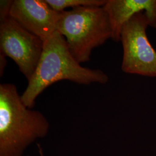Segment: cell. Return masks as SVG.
I'll return each mask as SVG.
<instances>
[{"label": "cell", "mask_w": 156, "mask_h": 156, "mask_svg": "<svg viewBox=\"0 0 156 156\" xmlns=\"http://www.w3.org/2000/svg\"><path fill=\"white\" fill-rule=\"evenodd\" d=\"M149 26L150 22L144 12L136 13L124 24L120 35L124 73L156 77V51L147 37Z\"/></svg>", "instance_id": "obj_4"}, {"label": "cell", "mask_w": 156, "mask_h": 156, "mask_svg": "<svg viewBox=\"0 0 156 156\" xmlns=\"http://www.w3.org/2000/svg\"><path fill=\"white\" fill-rule=\"evenodd\" d=\"M44 42L23 28L11 16L0 19V50L12 59L29 82L44 50Z\"/></svg>", "instance_id": "obj_5"}, {"label": "cell", "mask_w": 156, "mask_h": 156, "mask_svg": "<svg viewBox=\"0 0 156 156\" xmlns=\"http://www.w3.org/2000/svg\"><path fill=\"white\" fill-rule=\"evenodd\" d=\"M49 129L44 114L25 105L15 85L0 84V156H23Z\"/></svg>", "instance_id": "obj_2"}, {"label": "cell", "mask_w": 156, "mask_h": 156, "mask_svg": "<svg viewBox=\"0 0 156 156\" xmlns=\"http://www.w3.org/2000/svg\"><path fill=\"white\" fill-rule=\"evenodd\" d=\"M7 64V60L6 59V56L0 53V75L2 76L4 71V69Z\"/></svg>", "instance_id": "obj_10"}, {"label": "cell", "mask_w": 156, "mask_h": 156, "mask_svg": "<svg viewBox=\"0 0 156 156\" xmlns=\"http://www.w3.org/2000/svg\"><path fill=\"white\" fill-rule=\"evenodd\" d=\"M38 151H39V154H40V156H44V153H43V151H42V147H41V146L39 145L38 146Z\"/></svg>", "instance_id": "obj_11"}, {"label": "cell", "mask_w": 156, "mask_h": 156, "mask_svg": "<svg viewBox=\"0 0 156 156\" xmlns=\"http://www.w3.org/2000/svg\"><path fill=\"white\" fill-rule=\"evenodd\" d=\"M154 28H155L156 29V24L155 25V26H154Z\"/></svg>", "instance_id": "obj_12"}, {"label": "cell", "mask_w": 156, "mask_h": 156, "mask_svg": "<svg viewBox=\"0 0 156 156\" xmlns=\"http://www.w3.org/2000/svg\"><path fill=\"white\" fill-rule=\"evenodd\" d=\"M57 31L79 63L89 62L92 51L111 39L108 15L103 6H80L60 12Z\"/></svg>", "instance_id": "obj_3"}, {"label": "cell", "mask_w": 156, "mask_h": 156, "mask_svg": "<svg viewBox=\"0 0 156 156\" xmlns=\"http://www.w3.org/2000/svg\"><path fill=\"white\" fill-rule=\"evenodd\" d=\"M56 11H64L66 8L80 6H104L107 0H45Z\"/></svg>", "instance_id": "obj_8"}, {"label": "cell", "mask_w": 156, "mask_h": 156, "mask_svg": "<svg viewBox=\"0 0 156 156\" xmlns=\"http://www.w3.org/2000/svg\"><path fill=\"white\" fill-rule=\"evenodd\" d=\"M9 15L23 28L45 42L57 31L60 12L45 0H13Z\"/></svg>", "instance_id": "obj_6"}, {"label": "cell", "mask_w": 156, "mask_h": 156, "mask_svg": "<svg viewBox=\"0 0 156 156\" xmlns=\"http://www.w3.org/2000/svg\"><path fill=\"white\" fill-rule=\"evenodd\" d=\"M63 80L84 85L105 84L109 76L100 69L81 66L71 53L65 38L56 31L44 42L39 63L21 95L22 100L32 109L37 97L46 88Z\"/></svg>", "instance_id": "obj_1"}, {"label": "cell", "mask_w": 156, "mask_h": 156, "mask_svg": "<svg viewBox=\"0 0 156 156\" xmlns=\"http://www.w3.org/2000/svg\"><path fill=\"white\" fill-rule=\"evenodd\" d=\"M103 7L111 24V39L115 42L120 41L124 24L139 12H145L151 27L156 24V0H107Z\"/></svg>", "instance_id": "obj_7"}, {"label": "cell", "mask_w": 156, "mask_h": 156, "mask_svg": "<svg viewBox=\"0 0 156 156\" xmlns=\"http://www.w3.org/2000/svg\"><path fill=\"white\" fill-rule=\"evenodd\" d=\"M13 2V0L0 1V19H3L10 16L9 13Z\"/></svg>", "instance_id": "obj_9"}]
</instances>
